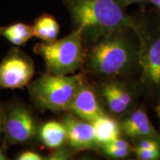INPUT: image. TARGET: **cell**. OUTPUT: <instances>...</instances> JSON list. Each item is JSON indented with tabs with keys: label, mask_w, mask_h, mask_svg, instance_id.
<instances>
[{
	"label": "cell",
	"mask_w": 160,
	"mask_h": 160,
	"mask_svg": "<svg viewBox=\"0 0 160 160\" xmlns=\"http://www.w3.org/2000/svg\"><path fill=\"white\" fill-rule=\"evenodd\" d=\"M33 35L42 42L54 41L59 33V25L57 19L49 13H43L37 18L33 25Z\"/></svg>",
	"instance_id": "4fadbf2b"
},
{
	"label": "cell",
	"mask_w": 160,
	"mask_h": 160,
	"mask_svg": "<svg viewBox=\"0 0 160 160\" xmlns=\"http://www.w3.org/2000/svg\"><path fill=\"white\" fill-rule=\"evenodd\" d=\"M102 93L105 98L109 109L115 113H121L127 110L128 107L124 104L116 93L113 83L105 84L102 89Z\"/></svg>",
	"instance_id": "9a60e30c"
},
{
	"label": "cell",
	"mask_w": 160,
	"mask_h": 160,
	"mask_svg": "<svg viewBox=\"0 0 160 160\" xmlns=\"http://www.w3.org/2000/svg\"><path fill=\"white\" fill-rule=\"evenodd\" d=\"M3 147L31 142L38 136L39 125L33 112L22 103H13L4 108Z\"/></svg>",
	"instance_id": "5b68a950"
},
{
	"label": "cell",
	"mask_w": 160,
	"mask_h": 160,
	"mask_svg": "<svg viewBox=\"0 0 160 160\" xmlns=\"http://www.w3.org/2000/svg\"><path fill=\"white\" fill-rule=\"evenodd\" d=\"M155 33L148 42L139 39L144 45L139 51L138 62L144 82L153 87H160V24Z\"/></svg>",
	"instance_id": "52a82bcc"
},
{
	"label": "cell",
	"mask_w": 160,
	"mask_h": 160,
	"mask_svg": "<svg viewBox=\"0 0 160 160\" xmlns=\"http://www.w3.org/2000/svg\"><path fill=\"white\" fill-rule=\"evenodd\" d=\"M71 151L73 150H68L65 148L61 147L59 148L53 150V151L49 155L46 156L45 159L47 160H64L68 159L71 157Z\"/></svg>",
	"instance_id": "ac0fdd59"
},
{
	"label": "cell",
	"mask_w": 160,
	"mask_h": 160,
	"mask_svg": "<svg viewBox=\"0 0 160 160\" xmlns=\"http://www.w3.org/2000/svg\"><path fill=\"white\" fill-rule=\"evenodd\" d=\"M68 111L80 119L90 122L105 114L95 91L85 82L76 93Z\"/></svg>",
	"instance_id": "9c48e42d"
},
{
	"label": "cell",
	"mask_w": 160,
	"mask_h": 160,
	"mask_svg": "<svg viewBox=\"0 0 160 160\" xmlns=\"http://www.w3.org/2000/svg\"><path fill=\"white\" fill-rule=\"evenodd\" d=\"M62 123L67 133V143L73 151H79L97 147L95 131L91 122L82 119L73 113L64 117Z\"/></svg>",
	"instance_id": "ba28073f"
},
{
	"label": "cell",
	"mask_w": 160,
	"mask_h": 160,
	"mask_svg": "<svg viewBox=\"0 0 160 160\" xmlns=\"http://www.w3.org/2000/svg\"><path fill=\"white\" fill-rule=\"evenodd\" d=\"M16 159L17 160H43L45 157L39 153L33 151H25L20 153Z\"/></svg>",
	"instance_id": "ffe728a7"
},
{
	"label": "cell",
	"mask_w": 160,
	"mask_h": 160,
	"mask_svg": "<svg viewBox=\"0 0 160 160\" xmlns=\"http://www.w3.org/2000/svg\"><path fill=\"white\" fill-rule=\"evenodd\" d=\"M120 5L125 8L128 6L131 5H134V4H137V5H143L146 2H148V0H117Z\"/></svg>",
	"instance_id": "44dd1931"
},
{
	"label": "cell",
	"mask_w": 160,
	"mask_h": 160,
	"mask_svg": "<svg viewBox=\"0 0 160 160\" xmlns=\"http://www.w3.org/2000/svg\"><path fill=\"white\" fill-rule=\"evenodd\" d=\"M0 36L17 46L25 45L34 37L33 26L23 22H17L0 27Z\"/></svg>",
	"instance_id": "5bb4252c"
},
{
	"label": "cell",
	"mask_w": 160,
	"mask_h": 160,
	"mask_svg": "<svg viewBox=\"0 0 160 160\" xmlns=\"http://www.w3.org/2000/svg\"><path fill=\"white\" fill-rule=\"evenodd\" d=\"M160 148L159 143L155 138H144L134 148V150H148Z\"/></svg>",
	"instance_id": "d6986e66"
},
{
	"label": "cell",
	"mask_w": 160,
	"mask_h": 160,
	"mask_svg": "<svg viewBox=\"0 0 160 160\" xmlns=\"http://www.w3.org/2000/svg\"><path fill=\"white\" fill-rule=\"evenodd\" d=\"M84 82L82 74L59 76L47 72L29 83L30 96L39 109L67 111Z\"/></svg>",
	"instance_id": "3957f363"
},
{
	"label": "cell",
	"mask_w": 160,
	"mask_h": 160,
	"mask_svg": "<svg viewBox=\"0 0 160 160\" xmlns=\"http://www.w3.org/2000/svg\"><path fill=\"white\" fill-rule=\"evenodd\" d=\"M137 158L141 160H157L160 159V148L148 150H133Z\"/></svg>",
	"instance_id": "e0dca14e"
},
{
	"label": "cell",
	"mask_w": 160,
	"mask_h": 160,
	"mask_svg": "<svg viewBox=\"0 0 160 160\" xmlns=\"http://www.w3.org/2000/svg\"><path fill=\"white\" fill-rule=\"evenodd\" d=\"M4 127H5V113L4 108L0 106V139L4 136Z\"/></svg>",
	"instance_id": "7402d4cb"
},
{
	"label": "cell",
	"mask_w": 160,
	"mask_h": 160,
	"mask_svg": "<svg viewBox=\"0 0 160 160\" xmlns=\"http://www.w3.org/2000/svg\"><path fill=\"white\" fill-rule=\"evenodd\" d=\"M148 2L151 3V5H153L157 9L160 17V0H148Z\"/></svg>",
	"instance_id": "603a6c76"
},
{
	"label": "cell",
	"mask_w": 160,
	"mask_h": 160,
	"mask_svg": "<svg viewBox=\"0 0 160 160\" xmlns=\"http://www.w3.org/2000/svg\"><path fill=\"white\" fill-rule=\"evenodd\" d=\"M121 128L126 135L132 138H156L158 136L147 113L142 110L133 112L123 122Z\"/></svg>",
	"instance_id": "30bf717a"
},
{
	"label": "cell",
	"mask_w": 160,
	"mask_h": 160,
	"mask_svg": "<svg viewBox=\"0 0 160 160\" xmlns=\"http://www.w3.org/2000/svg\"><path fill=\"white\" fill-rule=\"evenodd\" d=\"M38 137L45 147L54 150L67 142V133L62 122L51 120L40 125Z\"/></svg>",
	"instance_id": "8fae6325"
},
{
	"label": "cell",
	"mask_w": 160,
	"mask_h": 160,
	"mask_svg": "<svg viewBox=\"0 0 160 160\" xmlns=\"http://www.w3.org/2000/svg\"><path fill=\"white\" fill-rule=\"evenodd\" d=\"M97 142L99 145L111 142L120 136V126L114 119L105 114L92 122Z\"/></svg>",
	"instance_id": "7c38bea8"
},
{
	"label": "cell",
	"mask_w": 160,
	"mask_h": 160,
	"mask_svg": "<svg viewBox=\"0 0 160 160\" xmlns=\"http://www.w3.org/2000/svg\"><path fill=\"white\" fill-rule=\"evenodd\" d=\"M128 29L117 31L94 41L85 62L92 73L102 76H115L124 73L139 58L132 42L125 34Z\"/></svg>",
	"instance_id": "7a4b0ae2"
},
{
	"label": "cell",
	"mask_w": 160,
	"mask_h": 160,
	"mask_svg": "<svg viewBox=\"0 0 160 160\" xmlns=\"http://www.w3.org/2000/svg\"><path fill=\"white\" fill-rule=\"evenodd\" d=\"M8 159V158L5 153V148L0 146V160H7Z\"/></svg>",
	"instance_id": "cb8c5ba5"
},
{
	"label": "cell",
	"mask_w": 160,
	"mask_h": 160,
	"mask_svg": "<svg viewBox=\"0 0 160 160\" xmlns=\"http://www.w3.org/2000/svg\"><path fill=\"white\" fill-rule=\"evenodd\" d=\"M156 112H157V116L159 117V118L160 119V102L158 104L157 107H156Z\"/></svg>",
	"instance_id": "d4e9b609"
},
{
	"label": "cell",
	"mask_w": 160,
	"mask_h": 160,
	"mask_svg": "<svg viewBox=\"0 0 160 160\" xmlns=\"http://www.w3.org/2000/svg\"><path fill=\"white\" fill-rule=\"evenodd\" d=\"M102 148L106 156L117 159L125 158L130 153L128 143L119 137L111 142L104 144L102 145Z\"/></svg>",
	"instance_id": "2e32d148"
},
{
	"label": "cell",
	"mask_w": 160,
	"mask_h": 160,
	"mask_svg": "<svg viewBox=\"0 0 160 160\" xmlns=\"http://www.w3.org/2000/svg\"><path fill=\"white\" fill-rule=\"evenodd\" d=\"M73 22L84 38L96 41L119 30L137 31V23L117 0H64Z\"/></svg>",
	"instance_id": "6da1fadb"
},
{
	"label": "cell",
	"mask_w": 160,
	"mask_h": 160,
	"mask_svg": "<svg viewBox=\"0 0 160 160\" xmlns=\"http://www.w3.org/2000/svg\"><path fill=\"white\" fill-rule=\"evenodd\" d=\"M34 73L32 58L21 49L12 48L0 62V90L23 88Z\"/></svg>",
	"instance_id": "8992f818"
},
{
	"label": "cell",
	"mask_w": 160,
	"mask_h": 160,
	"mask_svg": "<svg viewBox=\"0 0 160 160\" xmlns=\"http://www.w3.org/2000/svg\"><path fill=\"white\" fill-rule=\"evenodd\" d=\"M33 51L42 58L48 73L59 76L74 73L85 63L86 57L79 29H73L62 39L37 43Z\"/></svg>",
	"instance_id": "277c9868"
}]
</instances>
